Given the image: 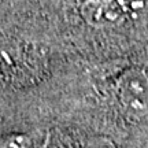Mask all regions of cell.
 I'll use <instances>...</instances> for the list:
<instances>
[{
	"label": "cell",
	"mask_w": 148,
	"mask_h": 148,
	"mask_svg": "<svg viewBox=\"0 0 148 148\" xmlns=\"http://www.w3.org/2000/svg\"><path fill=\"white\" fill-rule=\"evenodd\" d=\"M84 148H116L114 141L106 136H96V137L89 138Z\"/></svg>",
	"instance_id": "obj_5"
},
{
	"label": "cell",
	"mask_w": 148,
	"mask_h": 148,
	"mask_svg": "<svg viewBox=\"0 0 148 148\" xmlns=\"http://www.w3.org/2000/svg\"><path fill=\"white\" fill-rule=\"evenodd\" d=\"M115 96L123 114L133 119L148 115V74L140 67L125 70L115 81Z\"/></svg>",
	"instance_id": "obj_1"
},
{
	"label": "cell",
	"mask_w": 148,
	"mask_h": 148,
	"mask_svg": "<svg viewBox=\"0 0 148 148\" xmlns=\"http://www.w3.org/2000/svg\"><path fill=\"white\" fill-rule=\"evenodd\" d=\"M14 67V56L8 48L0 47V82L11 73Z\"/></svg>",
	"instance_id": "obj_4"
},
{
	"label": "cell",
	"mask_w": 148,
	"mask_h": 148,
	"mask_svg": "<svg viewBox=\"0 0 148 148\" xmlns=\"http://www.w3.org/2000/svg\"><path fill=\"white\" fill-rule=\"evenodd\" d=\"M32 140L23 133H10L0 137V148H30Z\"/></svg>",
	"instance_id": "obj_3"
},
{
	"label": "cell",
	"mask_w": 148,
	"mask_h": 148,
	"mask_svg": "<svg viewBox=\"0 0 148 148\" xmlns=\"http://www.w3.org/2000/svg\"><path fill=\"white\" fill-rule=\"evenodd\" d=\"M79 14L89 26L108 29L125 23L129 10L123 0H84Z\"/></svg>",
	"instance_id": "obj_2"
}]
</instances>
